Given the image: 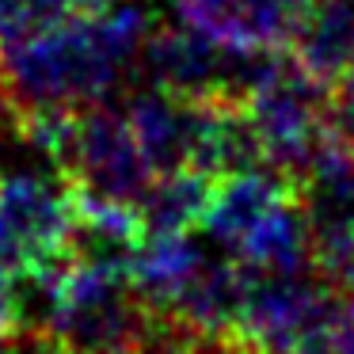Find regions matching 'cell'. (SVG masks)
Instances as JSON below:
<instances>
[{
	"label": "cell",
	"mask_w": 354,
	"mask_h": 354,
	"mask_svg": "<svg viewBox=\"0 0 354 354\" xmlns=\"http://www.w3.org/2000/svg\"><path fill=\"white\" fill-rule=\"evenodd\" d=\"M153 16L133 0L88 4L54 31L0 50V111L12 126L103 103L138 65Z\"/></svg>",
	"instance_id": "obj_1"
},
{
	"label": "cell",
	"mask_w": 354,
	"mask_h": 354,
	"mask_svg": "<svg viewBox=\"0 0 354 354\" xmlns=\"http://www.w3.org/2000/svg\"><path fill=\"white\" fill-rule=\"evenodd\" d=\"M206 240L255 274L301 270L308 263V206L297 179L274 168L229 171L214 183Z\"/></svg>",
	"instance_id": "obj_2"
},
{
	"label": "cell",
	"mask_w": 354,
	"mask_h": 354,
	"mask_svg": "<svg viewBox=\"0 0 354 354\" xmlns=\"http://www.w3.org/2000/svg\"><path fill=\"white\" fill-rule=\"evenodd\" d=\"M346 308L351 297L313 267L252 270L232 343L244 354H346Z\"/></svg>",
	"instance_id": "obj_3"
},
{
	"label": "cell",
	"mask_w": 354,
	"mask_h": 354,
	"mask_svg": "<svg viewBox=\"0 0 354 354\" xmlns=\"http://www.w3.org/2000/svg\"><path fill=\"white\" fill-rule=\"evenodd\" d=\"M331 100L335 88L305 73L290 50H270L244 95V115L263 164L301 183L313 156L331 138Z\"/></svg>",
	"instance_id": "obj_4"
},
{
	"label": "cell",
	"mask_w": 354,
	"mask_h": 354,
	"mask_svg": "<svg viewBox=\"0 0 354 354\" xmlns=\"http://www.w3.org/2000/svg\"><path fill=\"white\" fill-rule=\"evenodd\" d=\"M267 54L270 50H232L191 24H153L138 69L145 73L149 88L179 100L244 103Z\"/></svg>",
	"instance_id": "obj_5"
},
{
	"label": "cell",
	"mask_w": 354,
	"mask_h": 354,
	"mask_svg": "<svg viewBox=\"0 0 354 354\" xmlns=\"http://www.w3.org/2000/svg\"><path fill=\"white\" fill-rule=\"evenodd\" d=\"M77 194L65 176L8 171L0 176V270L39 274L69 255Z\"/></svg>",
	"instance_id": "obj_6"
},
{
	"label": "cell",
	"mask_w": 354,
	"mask_h": 354,
	"mask_svg": "<svg viewBox=\"0 0 354 354\" xmlns=\"http://www.w3.org/2000/svg\"><path fill=\"white\" fill-rule=\"evenodd\" d=\"M308 0H176L183 24L232 50H286Z\"/></svg>",
	"instance_id": "obj_7"
},
{
	"label": "cell",
	"mask_w": 354,
	"mask_h": 354,
	"mask_svg": "<svg viewBox=\"0 0 354 354\" xmlns=\"http://www.w3.org/2000/svg\"><path fill=\"white\" fill-rule=\"evenodd\" d=\"M286 50L320 84L339 88L354 69V0H308Z\"/></svg>",
	"instance_id": "obj_8"
},
{
	"label": "cell",
	"mask_w": 354,
	"mask_h": 354,
	"mask_svg": "<svg viewBox=\"0 0 354 354\" xmlns=\"http://www.w3.org/2000/svg\"><path fill=\"white\" fill-rule=\"evenodd\" d=\"M217 179L209 171L183 168V171H160L145 194L138 198V214L145 225V236H164V232H194L202 225Z\"/></svg>",
	"instance_id": "obj_9"
},
{
	"label": "cell",
	"mask_w": 354,
	"mask_h": 354,
	"mask_svg": "<svg viewBox=\"0 0 354 354\" xmlns=\"http://www.w3.org/2000/svg\"><path fill=\"white\" fill-rule=\"evenodd\" d=\"M80 8H88V0H0V50L54 31Z\"/></svg>",
	"instance_id": "obj_10"
},
{
	"label": "cell",
	"mask_w": 354,
	"mask_h": 354,
	"mask_svg": "<svg viewBox=\"0 0 354 354\" xmlns=\"http://www.w3.org/2000/svg\"><path fill=\"white\" fill-rule=\"evenodd\" d=\"M168 354H244L232 339H202V335H183Z\"/></svg>",
	"instance_id": "obj_11"
},
{
	"label": "cell",
	"mask_w": 354,
	"mask_h": 354,
	"mask_svg": "<svg viewBox=\"0 0 354 354\" xmlns=\"http://www.w3.org/2000/svg\"><path fill=\"white\" fill-rule=\"evenodd\" d=\"M42 354H95V351H80V346H69V343H62V339L46 335V343H42Z\"/></svg>",
	"instance_id": "obj_12"
},
{
	"label": "cell",
	"mask_w": 354,
	"mask_h": 354,
	"mask_svg": "<svg viewBox=\"0 0 354 354\" xmlns=\"http://www.w3.org/2000/svg\"><path fill=\"white\" fill-rule=\"evenodd\" d=\"M88 4H111V0H88Z\"/></svg>",
	"instance_id": "obj_13"
}]
</instances>
